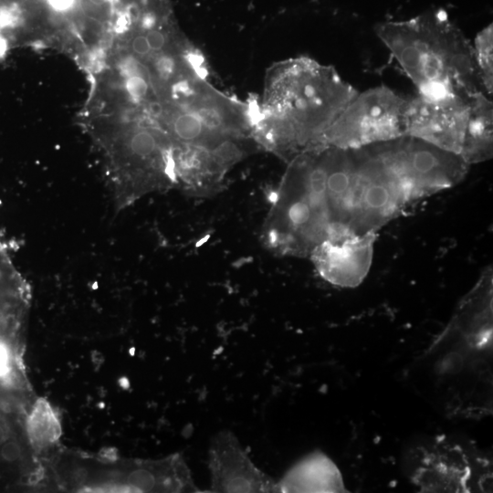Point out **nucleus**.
Here are the masks:
<instances>
[{
    "label": "nucleus",
    "mask_w": 493,
    "mask_h": 493,
    "mask_svg": "<svg viewBox=\"0 0 493 493\" xmlns=\"http://www.w3.org/2000/svg\"><path fill=\"white\" fill-rule=\"evenodd\" d=\"M341 474L325 454L313 452L295 463L278 480L275 492H343Z\"/></svg>",
    "instance_id": "nucleus-11"
},
{
    "label": "nucleus",
    "mask_w": 493,
    "mask_h": 493,
    "mask_svg": "<svg viewBox=\"0 0 493 493\" xmlns=\"http://www.w3.org/2000/svg\"><path fill=\"white\" fill-rule=\"evenodd\" d=\"M326 177L327 146L301 152L288 162L266 223V242L275 252L309 256L329 238Z\"/></svg>",
    "instance_id": "nucleus-3"
},
{
    "label": "nucleus",
    "mask_w": 493,
    "mask_h": 493,
    "mask_svg": "<svg viewBox=\"0 0 493 493\" xmlns=\"http://www.w3.org/2000/svg\"><path fill=\"white\" fill-rule=\"evenodd\" d=\"M18 12L11 6L0 7V29L12 28L18 24Z\"/></svg>",
    "instance_id": "nucleus-19"
},
{
    "label": "nucleus",
    "mask_w": 493,
    "mask_h": 493,
    "mask_svg": "<svg viewBox=\"0 0 493 493\" xmlns=\"http://www.w3.org/2000/svg\"><path fill=\"white\" fill-rule=\"evenodd\" d=\"M109 0H89V2L96 5L106 4Z\"/></svg>",
    "instance_id": "nucleus-23"
},
{
    "label": "nucleus",
    "mask_w": 493,
    "mask_h": 493,
    "mask_svg": "<svg viewBox=\"0 0 493 493\" xmlns=\"http://www.w3.org/2000/svg\"><path fill=\"white\" fill-rule=\"evenodd\" d=\"M374 30L419 96L440 100L487 94L473 47L446 11L428 10L407 20L382 22Z\"/></svg>",
    "instance_id": "nucleus-2"
},
{
    "label": "nucleus",
    "mask_w": 493,
    "mask_h": 493,
    "mask_svg": "<svg viewBox=\"0 0 493 493\" xmlns=\"http://www.w3.org/2000/svg\"><path fill=\"white\" fill-rule=\"evenodd\" d=\"M8 50V42L5 37L0 33V59H3Z\"/></svg>",
    "instance_id": "nucleus-22"
},
{
    "label": "nucleus",
    "mask_w": 493,
    "mask_h": 493,
    "mask_svg": "<svg viewBox=\"0 0 493 493\" xmlns=\"http://www.w3.org/2000/svg\"><path fill=\"white\" fill-rule=\"evenodd\" d=\"M152 55L168 51L169 37L161 28L154 26L143 31Z\"/></svg>",
    "instance_id": "nucleus-17"
},
{
    "label": "nucleus",
    "mask_w": 493,
    "mask_h": 493,
    "mask_svg": "<svg viewBox=\"0 0 493 493\" xmlns=\"http://www.w3.org/2000/svg\"><path fill=\"white\" fill-rule=\"evenodd\" d=\"M15 402L13 391L0 385V409L13 410Z\"/></svg>",
    "instance_id": "nucleus-20"
},
{
    "label": "nucleus",
    "mask_w": 493,
    "mask_h": 493,
    "mask_svg": "<svg viewBox=\"0 0 493 493\" xmlns=\"http://www.w3.org/2000/svg\"><path fill=\"white\" fill-rule=\"evenodd\" d=\"M493 107L485 92L470 99V113L459 156L467 163H478L492 157Z\"/></svg>",
    "instance_id": "nucleus-12"
},
{
    "label": "nucleus",
    "mask_w": 493,
    "mask_h": 493,
    "mask_svg": "<svg viewBox=\"0 0 493 493\" xmlns=\"http://www.w3.org/2000/svg\"><path fill=\"white\" fill-rule=\"evenodd\" d=\"M390 147L413 203L456 185L468 171L469 164L459 155L414 137L392 140Z\"/></svg>",
    "instance_id": "nucleus-7"
},
{
    "label": "nucleus",
    "mask_w": 493,
    "mask_h": 493,
    "mask_svg": "<svg viewBox=\"0 0 493 493\" xmlns=\"http://www.w3.org/2000/svg\"><path fill=\"white\" fill-rule=\"evenodd\" d=\"M355 178L351 194V235L378 230L413 202L393 161L389 141L352 149Z\"/></svg>",
    "instance_id": "nucleus-4"
},
{
    "label": "nucleus",
    "mask_w": 493,
    "mask_h": 493,
    "mask_svg": "<svg viewBox=\"0 0 493 493\" xmlns=\"http://www.w3.org/2000/svg\"><path fill=\"white\" fill-rule=\"evenodd\" d=\"M129 47L131 53L140 58L142 61V59L150 58V56L152 55L143 32L136 33L131 37Z\"/></svg>",
    "instance_id": "nucleus-18"
},
{
    "label": "nucleus",
    "mask_w": 493,
    "mask_h": 493,
    "mask_svg": "<svg viewBox=\"0 0 493 493\" xmlns=\"http://www.w3.org/2000/svg\"><path fill=\"white\" fill-rule=\"evenodd\" d=\"M358 91L330 66L308 58L267 72L262 110L253 115L254 140L288 163L324 147L325 132Z\"/></svg>",
    "instance_id": "nucleus-1"
},
{
    "label": "nucleus",
    "mask_w": 493,
    "mask_h": 493,
    "mask_svg": "<svg viewBox=\"0 0 493 493\" xmlns=\"http://www.w3.org/2000/svg\"><path fill=\"white\" fill-rule=\"evenodd\" d=\"M377 232L324 240L309 254L320 276L332 285L342 288L359 286L366 278L373 257Z\"/></svg>",
    "instance_id": "nucleus-10"
},
{
    "label": "nucleus",
    "mask_w": 493,
    "mask_h": 493,
    "mask_svg": "<svg viewBox=\"0 0 493 493\" xmlns=\"http://www.w3.org/2000/svg\"><path fill=\"white\" fill-rule=\"evenodd\" d=\"M471 97L428 100L417 94L409 98L406 135L459 155L469 118Z\"/></svg>",
    "instance_id": "nucleus-8"
},
{
    "label": "nucleus",
    "mask_w": 493,
    "mask_h": 493,
    "mask_svg": "<svg viewBox=\"0 0 493 493\" xmlns=\"http://www.w3.org/2000/svg\"><path fill=\"white\" fill-rule=\"evenodd\" d=\"M116 68L122 79L139 74H151L149 67L131 53L121 56L116 63Z\"/></svg>",
    "instance_id": "nucleus-16"
},
{
    "label": "nucleus",
    "mask_w": 493,
    "mask_h": 493,
    "mask_svg": "<svg viewBox=\"0 0 493 493\" xmlns=\"http://www.w3.org/2000/svg\"><path fill=\"white\" fill-rule=\"evenodd\" d=\"M208 456L211 492H275L276 481L251 461L232 431L214 435Z\"/></svg>",
    "instance_id": "nucleus-9"
},
{
    "label": "nucleus",
    "mask_w": 493,
    "mask_h": 493,
    "mask_svg": "<svg viewBox=\"0 0 493 493\" xmlns=\"http://www.w3.org/2000/svg\"><path fill=\"white\" fill-rule=\"evenodd\" d=\"M473 51L475 61L481 81L487 94L491 96L493 90V26L484 27L475 38Z\"/></svg>",
    "instance_id": "nucleus-14"
},
{
    "label": "nucleus",
    "mask_w": 493,
    "mask_h": 493,
    "mask_svg": "<svg viewBox=\"0 0 493 493\" xmlns=\"http://www.w3.org/2000/svg\"><path fill=\"white\" fill-rule=\"evenodd\" d=\"M409 98L379 86L345 106L323 137V146L359 149L406 135Z\"/></svg>",
    "instance_id": "nucleus-5"
},
{
    "label": "nucleus",
    "mask_w": 493,
    "mask_h": 493,
    "mask_svg": "<svg viewBox=\"0 0 493 493\" xmlns=\"http://www.w3.org/2000/svg\"><path fill=\"white\" fill-rule=\"evenodd\" d=\"M26 435L36 450L55 444L61 435V425L50 404L39 399L26 420Z\"/></svg>",
    "instance_id": "nucleus-13"
},
{
    "label": "nucleus",
    "mask_w": 493,
    "mask_h": 493,
    "mask_svg": "<svg viewBox=\"0 0 493 493\" xmlns=\"http://www.w3.org/2000/svg\"><path fill=\"white\" fill-rule=\"evenodd\" d=\"M152 75L139 74L123 79V89L128 98L135 102H147L152 95Z\"/></svg>",
    "instance_id": "nucleus-15"
},
{
    "label": "nucleus",
    "mask_w": 493,
    "mask_h": 493,
    "mask_svg": "<svg viewBox=\"0 0 493 493\" xmlns=\"http://www.w3.org/2000/svg\"><path fill=\"white\" fill-rule=\"evenodd\" d=\"M47 5L55 11L64 13L71 10L77 0H46Z\"/></svg>",
    "instance_id": "nucleus-21"
},
{
    "label": "nucleus",
    "mask_w": 493,
    "mask_h": 493,
    "mask_svg": "<svg viewBox=\"0 0 493 493\" xmlns=\"http://www.w3.org/2000/svg\"><path fill=\"white\" fill-rule=\"evenodd\" d=\"M410 477L425 492H470L482 489V475H488L476 448L436 437L408 452Z\"/></svg>",
    "instance_id": "nucleus-6"
}]
</instances>
